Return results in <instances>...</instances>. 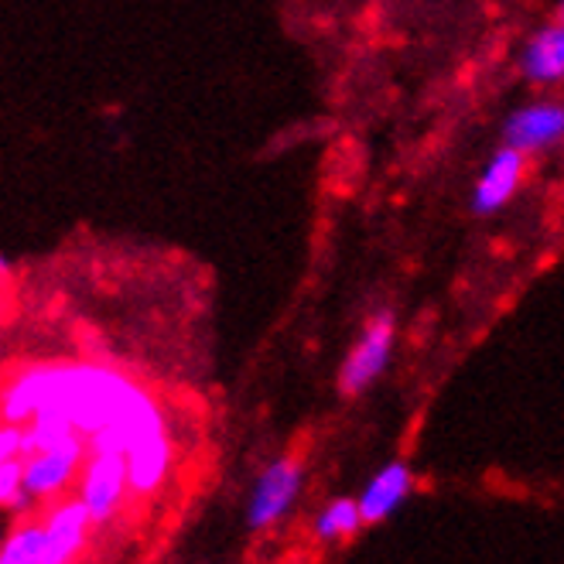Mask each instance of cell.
I'll use <instances>...</instances> for the list:
<instances>
[{"label":"cell","instance_id":"obj_9","mask_svg":"<svg viewBox=\"0 0 564 564\" xmlns=\"http://www.w3.org/2000/svg\"><path fill=\"white\" fill-rule=\"evenodd\" d=\"M411 486H414V476L404 462H390L383 466L359 496V510H362V520L367 523H380L387 520L397 507H401L408 496H411Z\"/></svg>","mask_w":564,"mask_h":564},{"label":"cell","instance_id":"obj_1","mask_svg":"<svg viewBox=\"0 0 564 564\" xmlns=\"http://www.w3.org/2000/svg\"><path fill=\"white\" fill-rule=\"evenodd\" d=\"M148 390L96 362H39L21 370L4 390V424H28L39 411H58L89 442L123 421Z\"/></svg>","mask_w":564,"mask_h":564},{"label":"cell","instance_id":"obj_12","mask_svg":"<svg viewBox=\"0 0 564 564\" xmlns=\"http://www.w3.org/2000/svg\"><path fill=\"white\" fill-rule=\"evenodd\" d=\"M362 523L367 520H362L359 500H332L315 520V534L322 541H343V538H352Z\"/></svg>","mask_w":564,"mask_h":564},{"label":"cell","instance_id":"obj_6","mask_svg":"<svg viewBox=\"0 0 564 564\" xmlns=\"http://www.w3.org/2000/svg\"><path fill=\"white\" fill-rule=\"evenodd\" d=\"M45 527V541H42V564H73L89 538L93 517L86 510V503L79 500H62L48 510V517L42 520Z\"/></svg>","mask_w":564,"mask_h":564},{"label":"cell","instance_id":"obj_11","mask_svg":"<svg viewBox=\"0 0 564 564\" xmlns=\"http://www.w3.org/2000/svg\"><path fill=\"white\" fill-rule=\"evenodd\" d=\"M42 541H45L42 520L18 523L8 534L4 547H0V564H42Z\"/></svg>","mask_w":564,"mask_h":564},{"label":"cell","instance_id":"obj_10","mask_svg":"<svg viewBox=\"0 0 564 564\" xmlns=\"http://www.w3.org/2000/svg\"><path fill=\"white\" fill-rule=\"evenodd\" d=\"M520 69L530 83H561L564 79V24L554 21L527 42Z\"/></svg>","mask_w":564,"mask_h":564},{"label":"cell","instance_id":"obj_2","mask_svg":"<svg viewBox=\"0 0 564 564\" xmlns=\"http://www.w3.org/2000/svg\"><path fill=\"white\" fill-rule=\"evenodd\" d=\"M130 489V462L123 452H89L79 479V500L86 503L93 523L110 520Z\"/></svg>","mask_w":564,"mask_h":564},{"label":"cell","instance_id":"obj_4","mask_svg":"<svg viewBox=\"0 0 564 564\" xmlns=\"http://www.w3.org/2000/svg\"><path fill=\"white\" fill-rule=\"evenodd\" d=\"M390 349H393V315L380 312L377 318H370L367 332H362L359 343L349 352V359L343 362V373H339L343 393L356 397V393L367 390L383 373Z\"/></svg>","mask_w":564,"mask_h":564},{"label":"cell","instance_id":"obj_8","mask_svg":"<svg viewBox=\"0 0 564 564\" xmlns=\"http://www.w3.org/2000/svg\"><path fill=\"white\" fill-rule=\"evenodd\" d=\"M503 134H507V144L523 154L547 151L564 141V107L561 104H530L507 120Z\"/></svg>","mask_w":564,"mask_h":564},{"label":"cell","instance_id":"obj_14","mask_svg":"<svg viewBox=\"0 0 564 564\" xmlns=\"http://www.w3.org/2000/svg\"><path fill=\"white\" fill-rule=\"evenodd\" d=\"M0 458H24V427L4 424L0 431Z\"/></svg>","mask_w":564,"mask_h":564},{"label":"cell","instance_id":"obj_13","mask_svg":"<svg viewBox=\"0 0 564 564\" xmlns=\"http://www.w3.org/2000/svg\"><path fill=\"white\" fill-rule=\"evenodd\" d=\"M31 500L24 489V458H0V503L21 510Z\"/></svg>","mask_w":564,"mask_h":564},{"label":"cell","instance_id":"obj_7","mask_svg":"<svg viewBox=\"0 0 564 564\" xmlns=\"http://www.w3.org/2000/svg\"><path fill=\"white\" fill-rule=\"evenodd\" d=\"M523 169H527V154L503 144L489 158V164L482 169L479 182H476V192H473V213L476 216H492L500 213L510 198L517 195L520 188V178H523Z\"/></svg>","mask_w":564,"mask_h":564},{"label":"cell","instance_id":"obj_3","mask_svg":"<svg viewBox=\"0 0 564 564\" xmlns=\"http://www.w3.org/2000/svg\"><path fill=\"white\" fill-rule=\"evenodd\" d=\"M83 455H86L83 435H73L52 448L24 455V489L31 500H48V496L69 486L83 466Z\"/></svg>","mask_w":564,"mask_h":564},{"label":"cell","instance_id":"obj_15","mask_svg":"<svg viewBox=\"0 0 564 564\" xmlns=\"http://www.w3.org/2000/svg\"><path fill=\"white\" fill-rule=\"evenodd\" d=\"M557 21L564 24V0H561V8H557Z\"/></svg>","mask_w":564,"mask_h":564},{"label":"cell","instance_id":"obj_5","mask_svg":"<svg viewBox=\"0 0 564 564\" xmlns=\"http://www.w3.org/2000/svg\"><path fill=\"white\" fill-rule=\"evenodd\" d=\"M297 492H302V466H297L294 458H278L274 466L263 469V476L253 486L250 510H247L250 527H257V530L274 527L291 510Z\"/></svg>","mask_w":564,"mask_h":564}]
</instances>
